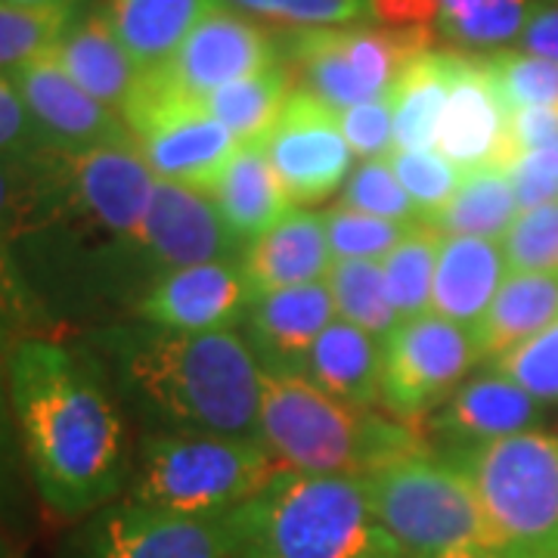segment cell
<instances>
[{"label": "cell", "instance_id": "15", "mask_svg": "<svg viewBox=\"0 0 558 558\" xmlns=\"http://www.w3.org/2000/svg\"><path fill=\"white\" fill-rule=\"evenodd\" d=\"M255 301L240 260H208L165 274L134 317L178 332H236Z\"/></svg>", "mask_w": 558, "mask_h": 558}, {"label": "cell", "instance_id": "24", "mask_svg": "<svg viewBox=\"0 0 558 558\" xmlns=\"http://www.w3.org/2000/svg\"><path fill=\"white\" fill-rule=\"evenodd\" d=\"M304 379L351 407H376L381 400L379 339L336 317L314 341Z\"/></svg>", "mask_w": 558, "mask_h": 558}, {"label": "cell", "instance_id": "36", "mask_svg": "<svg viewBox=\"0 0 558 558\" xmlns=\"http://www.w3.org/2000/svg\"><path fill=\"white\" fill-rule=\"evenodd\" d=\"M323 223H326V236H329V248L336 260H381L418 227V223L351 211L341 205L329 208L323 215Z\"/></svg>", "mask_w": 558, "mask_h": 558}, {"label": "cell", "instance_id": "19", "mask_svg": "<svg viewBox=\"0 0 558 558\" xmlns=\"http://www.w3.org/2000/svg\"><path fill=\"white\" fill-rule=\"evenodd\" d=\"M336 317L332 289L319 279L258 295L242 319L240 336L258 360L260 373L304 376L314 341Z\"/></svg>", "mask_w": 558, "mask_h": 558}, {"label": "cell", "instance_id": "35", "mask_svg": "<svg viewBox=\"0 0 558 558\" xmlns=\"http://www.w3.org/2000/svg\"><path fill=\"white\" fill-rule=\"evenodd\" d=\"M16 227H20V178L16 161L0 159V301L10 317L16 319L20 332H40L35 304L22 282L16 264Z\"/></svg>", "mask_w": 558, "mask_h": 558}, {"label": "cell", "instance_id": "42", "mask_svg": "<svg viewBox=\"0 0 558 558\" xmlns=\"http://www.w3.org/2000/svg\"><path fill=\"white\" fill-rule=\"evenodd\" d=\"M339 128L351 153L363 161L388 159L395 153V116H391V94L379 100L360 102L339 112Z\"/></svg>", "mask_w": 558, "mask_h": 558}, {"label": "cell", "instance_id": "31", "mask_svg": "<svg viewBox=\"0 0 558 558\" xmlns=\"http://www.w3.org/2000/svg\"><path fill=\"white\" fill-rule=\"evenodd\" d=\"M438 248V230H432L428 223H418L391 255L379 260L381 274H385V289H388V299L395 304V314H398L400 323L432 311Z\"/></svg>", "mask_w": 558, "mask_h": 558}, {"label": "cell", "instance_id": "29", "mask_svg": "<svg viewBox=\"0 0 558 558\" xmlns=\"http://www.w3.org/2000/svg\"><path fill=\"white\" fill-rule=\"evenodd\" d=\"M546 0H438V28L444 44L459 53H497L519 47L527 22Z\"/></svg>", "mask_w": 558, "mask_h": 558}, {"label": "cell", "instance_id": "27", "mask_svg": "<svg viewBox=\"0 0 558 558\" xmlns=\"http://www.w3.org/2000/svg\"><path fill=\"white\" fill-rule=\"evenodd\" d=\"M558 319V274H509L475 329L481 360H497Z\"/></svg>", "mask_w": 558, "mask_h": 558}, {"label": "cell", "instance_id": "18", "mask_svg": "<svg viewBox=\"0 0 558 558\" xmlns=\"http://www.w3.org/2000/svg\"><path fill=\"white\" fill-rule=\"evenodd\" d=\"M7 78L38 121L44 137L53 149H100V146H128L134 143L119 112L94 100L75 81L62 72L50 57L25 62Z\"/></svg>", "mask_w": 558, "mask_h": 558}, {"label": "cell", "instance_id": "22", "mask_svg": "<svg viewBox=\"0 0 558 558\" xmlns=\"http://www.w3.org/2000/svg\"><path fill=\"white\" fill-rule=\"evenodd\" d=\"M509 274L512 270L499 240L440 236L432 314L478 329Z\"/></svg>", "mask_w": 558, "mask_h": 558}, {"label": "cell", "instance_id": "13", "mask_svg": "<svg viewBox=\"0 0 558 558\" xmlns=\"http://www.w3.org/2000/svg\"><path fill=\"white\" fill-rule=\"evenodd\" d=\"M277 62H282L277 35L248 20L233 3L220 0L218 7H211L196 22V28L180 44L178 53L153 75H159L183 97L202 100L220 87L264 72Z\"/></svg>", "mask_w": 558, "mask_h": 558}, {"label": "cell", "instance_id": "3", "mask_svg": "<svg viewBox=\"0 0 558 558\" xmlns=\"http://www.w3.org/2000/svg\"><path fill=\"white\" fill-rule=\"evenodd\" d=\"M223 521L236 558H400L354 475L279 469Z\"/></svg>", "mask_w": 558, "mask_h": 558}, {"label": "cell", "instance_id": "48", "mask_svg": "<svg viewBox=\"0 0 558 558\" xmlns=\"http://www.w3.org/2000/svg\"><path fill=\"white\" fill-rule=\"evenodd\" d=\"M519 50L558 62V0H546L534 13V20L527 22L521 35Z\"/></svg>", "mask_w": 558, "mask_h": 558}, {"label": "cell", "instance_id": "30", "mask_svg": "<svg viewBox=\"0 0 558 558\" xmlns=\"http://www.w3.org/2000/svg\"><path fill=\"white\" fill-rule=\"evenodd\" d=\"M292 90H295L292 72L286 69V62H277L264 72L233 81L215 94L202 97V106L240 140V146H248V143L267 140Z\"/></svg>", "mask_w": 558, "mask_h": 558}, {"label": "cell", "instance_id": "2", "mask_svg": "<svg viewBox=\"0 0 558 558\" xmlns=\"http://www.w3.org/2000/svg\"><path fill=\"white\" fill-rule=\"evenodd\" d=\"M78 341L143 432L260 444L264 373L240 332H178L124 317L90 326Z\"/></svg>", "mask_w": 558, "mask_h": 558}, {"label": "cell", "instance_id": "10", "mask_svg": "<svg viewBox=\"0 0 558 558\" xmlns=\"http://www.w3.org/2000/svg\"><path fill=\"white\" fill-rule=\"evenodd\" d=\"M481 360L475 329L438 314L398 323L381 341V400L391 416L422 418L450 398Z\"/></svg>", "mask_w": 558, "mask_h": 558}, {"label": "cell", "instance_id": "16", "mask_svg": "<svg viewBox=\"0 0 558 558\" xmlns=\"http://www.w3.org/2000/svg\"><path fill=\"white\" fill-rule=\"evenodd\" d=\"M537 418L539 400L499 369H490L462 381L450 398L418 422L425 440H438V453L459 457L490 440L534 432Z\"/></svg>", "mask_w": 558, "mask_h": 558}, {"label": "cell", "instance_id": "1", "mask_svg": "<svg viewBox=\"0 0 558 558\" xmlns=\"http://www.w3.org/2000/svg\"><path fill=\"white\" fill-rule=\"evenodd\" d=\"M10 410L40 502L81 521L121 499L131 481V418L90 351L25 332L7 351Z\"/></svg>", "mask_w": 558, "mask_h": 558}, {"label": "cell", "instance_id": "49", "mask_svg": "<svg viewBox=\"0 0 558 558\" xmlns=\"http://www.w3.org/2000/svg\"><path fill=\"white\" fill-rule=\"evenodd\" d=\"M20 506L22 497L0 490V558H25Z\"/></svg>", "mask_w": 558, "mask_h": 558}, {"label": "cell", "instance_id": "45", "mask_svg": "<svg viewBox=\"0 0 558 558\" xmlns=\"http://www.w3.org/2000/svg\"><path fill=\"white\" fill-rule=\"evenodd\" d=\"M369 20L391 32L438 40V0H369Z\"/></svg>", "mask_w": 558, "mask_h": 558}, {"label": "cell", "instance_id": "8", "mask_svg": "<svg viewBox=\"0 0 558 558\" xmlns=\"http://www.w3.org/2000/svg\"><path fill=\"white\" fill-rule=\"evenodd\" d=\"M279 57L301 90L344 112L391 94L403 65L432 40L381 25H314L279 32Z\"/></svg>", "mask_w": 558, "mask_h": 558}, {"label": "cell", "instance_id": "34", "mask_svg": "<svg viewBox=\"0 0 558 558\" xmlns=\"http://www.w3.org/2000/svg\"><path fill=\"white\" fill-rule=\"evenodd\" d=\"M506 106L515 109H558V62L527 50H497L481 57Z\"/></svg>", "mask_w": 558, "mask_h": 558}, {"label": "cell", "instance_id": "23", "mask_svg": "<svg viewBox=\"0 0 558 558\" xmlns=\"http://www.w3.org/2000/svg\"><path fill=\"white\" fill-rule=\"evenodd\" d=\"M208 196L242 245L258 240L260 233H267L277 220L292 211V199L282 190L277 171L264 153V143L240 146V153L220 171Z\"/></svg>", "mask_w": 558, "mask_h": 558}, {"label": "cell", "instance_id": "38", "mask_svg": "<svg viewBox=\"0 0 558 558\" xmlns=\"http://www.w3.org/2000/svg\"><path fill=\"white\" fill-rule=\"evenodd\" d=\"M388 165L425 220L457 196L459 183L465 178L438 149H395Z\"/></svg>", "mask_w": 558, "mask_h": 558}, {"label": "cell", "instance_id": "43", "mask_svg": "<svg viewBox=\"0 0 558 558\" xmlns=\"http://www.w3.org/2000/svg\"><path fill=\"white\" fill-rule=\"evenodd\" d=\"M47 149H53V146L44 137L38 121L32 119L13 81L0 75V159L28 161Z\"/></svg>", "mask_w": 558, "mask_h": 558}, {"label": "cell", "instance_id": "28", "mask_svg": "<svg viewBox=\"0 0 558 558\" xmlns=\"http://www.w3.org/2000/svg\"><path fill=\"white\" fill-rule=\"evenodd\" d=\"M519 196L506 165H487L469 171L457 196L425 220L440 236H481L502 240L519 218Z\"/></svg>", "mask_w": 558, "mask_h": 558}, {"label": "cell", "instance_id": "41", "mask_svg": "<svg viewBox=\"0 0 558 558\" xmlns=\"http://www.w3.org/2000/svg\"><path fill=\"white\" fill-rule=\"evenodd\" d=\"M242 13L279 22L289 28L357 25L369 20V0H227Z\"/></svg>", "mask_w": 558, "mask_h": 558}, {"label": "cell", "instance_id": "12", "mask_svg": "<svg viewBox=\"0 0 558 558\" xmlns=\"http://www.w3.org/2000/svg\"><path fill=\"white\" fill-rule=\"evenodd\" d=\"M264 153L292 205L329 199L344 186L354 159L339 128V112L301 87L282 106V116L264 140Z\"/></svg>", "mask_w": 558, "mask_h": 558}, {"label": "cell", "instance_id": "6", "mask_svg": "<svg viewBox=\"0 0 558 558\" xmlns=\"http://www.w3.org/2000/svg\"><path fill=\"white\" fill-rule=\"evenodd\" d=\"M376 521L400 558L494 549L478 490L457 459L418 450L366 475Z\"/></svg>", "mask_w": 558, "mask_h": 558}, {"label": "cell", "instance_id": "5", "mask_svg": "<svg viewBox=\"0 0 558 558\" xmlns=\"http://www.w3.org/2000/svg\"><path fill=\"white\" fill-rule=\"evenodd\" d=\"M277 472L279 462L258 440L140 432L124 497L174 515H227Z\"/></svg>", "mask_w": 558, "mask_h": 558}, {"label": "cell", "instance_id": "39", "mask_svg": "<svg viewBox=\"0 0 558 558\" xmlns=\"http://www.w3.org/2000/svg\"><path fill=\"white\" fill-rule=\"evenodd\" d=\"M502 252L512 274H558V202L519 211Z\"/></svg>", "mask_w": 558, "mask_h": 558}, {"label": "cell", "instance_id": "44", "mask_svg": "<svg viewBox=\"0 0 558 558\" xmlns=\"http://www.w3.org/2000/svg\"><path fill=\"white\" fill-rule=\"evenodd\" d=\"M519 208H537L558 202V149H524L506 161Z\"/></svg>", "mask_w": 558, "mask_h": 558}, {"label": "cell", "instance_id": "21", "mask_svg": "<svg viewBox=\"0 0 558 558\" xmlns=\"http://www.w3.org/2000/svg\"><path fill=\"white\" fill-rule=\"evenodd\" d=\"M332 264L336 258L329 248L323 215L299 208H292L242 252V274L248 279L255 299L277 289L319 282L329 277Z\"/></svg>", "mask_w": 558, "mask_h": 558}, {"label": "cell", "instance_id": "25", "mask_svg": "<svg viewBox=\"0 0 558 558\" xmlns=\"http://www.w3.org/2000/svg\"><path fill=\"white\" fill-rule=\"evenodd\" d=\"M218 3L220 0H102V10L140 69L156 72Z\"/></svg>", "mask_w": 558, "mask_h": 558}, {"label": "cell", "instance_id": "47", "mask_svg": "<svg viewBox=\"0 0 558 558\" xmlns=\"http://www.w3.org/2000/svg\"><path fill=\"white\" fill-rule=\"evenodd\" d=\"M509 146L512 156L524 149H558V109H515L509 124Z\"/></svg>", "mask_w": 558, "mask_h": 558}, {"label": "cell", "instance_id": "9", "mask_svg": "<svg viewBox=\"0 0 558 558\" xmlns=\"http://www.w3.org/2000/svg\"><path fill=\"white\" fill-rule=\"evenodd\" d=\"M124 124L153 178L208 193L220 171L240 153V140L220 124L202 100L183 97L159 75L146 72Z\"/></svg>", "mask_w": 558, "mask_h": 558}, {"label": "cell", "instance_id": "33", "mask_svg": "<svg viewBox=\"0 0 558 558\" xmlns=\"http://www.w3.org/2000/svg\"><path fill=\"white\" fill-rule=\"evenodd\" d=\"M81 0L60 7H22L0 0V75L47 57L75 16Z\"/></svg>", "mask_w": 558, "mask_h": 558}, {"label": "cell", "instance_id": "51", "mask_svg": "<svg viewBox=\"0 0 558 558\" xmlns=\"http://www.w3.org/2000/svg\"><path fill=\"white\" fill-rule=\"evenodd\" d=\"M440 558H506L499 556L497 549H481V546H475V549H457V553H447V556Z\"/></svg>", "mask_w": 558, "mask_h": 558}, {"label": "cell", "instance_id": "11", "mask_svg": "<svg viewBox=\"0 0 558 558\" xmlns=\"http://www.w3.org/2000/svg\"><path fill=\"white\" fill-rule=\"evenodd\" d=\"M60 558H236L223 515H174L121 497L75 521Z\"/></svg>", "mask_w": 558, "mask_h": 558}, {"label": "cell", "instance_id": "46", "mask_svg": "<svg viewBox=\"0 0 558 558\" xmlns=\"http://www.w3.org/2000/svg\"><path fill=\"white\" fill-rule=\"evenodd\" d=\"M22 457L16 422L10 410V381H7V351H0V490L22 497Z\"/></svg>", "mask_w": 558, "mask_h": 558}, {"label": "cell", "instance_id": "17", "mask_svg": "<svg viewBox=\"0 0 558 558\" xmlns=\"http://www.w3.org/2000/svg\"><path fill=\"white\" fill-rule=\"evenodd\" d=\"M512 109L506 106L497 84L481 57L453 50L450 97L440 119L438 153L453 161L462 174L487 165H506Z\"/></svg>", "mask_w": 558, "mask_h": 558}, {"label": "cell", "instance_id": "4", "mask_svg": "<svg viewBox=\"0 0 558 558\" xmlns=\"http://www.w3.org/2000/svg\"><path fill=\"white\" fill-rule=\"evenodd\" d=\"M260 444L279 469L304 475H354L432 450L418 418L351 407L304 376H260Z\"/></svg>", "mask_w": 558, "mask_h": 558}, {"label": "cell", "instance_id": "40", "mask_svg": "<svg viewBox=\"0 0 558 558\" xmlns=\"http://www.w3.org/2000/svg\"><path fill=\"white\" fill-rule=\"evenodd\" d=\"M494 369L521 385L537 400H558V319L534 339L494 360Z\"/></svg>", "mask_w": 558, "mask_h": 558}, {"label": "cell", "instance_id": "50", "mask_svg": "<svg viewBox=\"0 0 558 558\" xmlns=\"http://www.w3.org/2000/svg\"><path fill=\"white\" fill-rule=\"evenodd\" d=\"M20 326H16V319L10 317V311H7V304L0 301V351H10V344L20 339Z\"/></svg>", "mask_w": 558, "mask_h": 558}, {"label": "cell", "instance_id": "52", "mask_svg": "<svg viewBox=\"0 0 558 558\" xmlns=\"http://www.w3.org/2000/svg\"><path fill=\"white\" fill-rule=\"evenodd\" d=\"M10 3H22V7H60V3H75V0H10Z\"/></svg>", "mask_w": 558, "mask_h": 558}, {"label": "cell", "instance_id": "32", "mask_svg": "<svg viewBox=\"0 0 558 558\" xmlns=\"http://www.w3.org/2000/svg\"><path fill=\"white\" fill-rule=\"evenodd\" d=\"M326 282L332 289V301L341 319L354 323L381 341L398 329L400 319L388 299L379 260H336Z\"/></svg>", "mask_w": 558, "mask_h": 558}, {"label": "cell", "instance_id": "14", "mask_svg": "<svg viewBox=\"0 0 558 558\" xmlns=\"http://www.w3.org/2000/svg\"><path fill=\"white\" fill-rule=\"evenodd\" d=\"M140 245L156 282L171 270L208 264V260H240L242 245L223 223L218 205L208 193L180 183L156 180L153 202L140 227Z\"/></svg>", "mask_w": 558, "mask_h": 558}, {"label": "cell", "instance_id": "7", "mask_svg": "<svg viewBox=\"0 0 558 558\" xmlns=\"http://www.w3.org/2000/svg\"><path fill=\"white\" fill-rule=\"evenodd\" d=\"M506 558H558V438L521 432L459 453Z\"/></svg>", "mask_w": 558, "mask_h": 558}, {"label": "cell", "instance_id": "26", "mask_svg": "<svg viewBox=\"0 0 558 558\" xmlns=\"http://www.w3.org/2000/svg\"><path fill=\"white\" fill-rule=\"evenodd\" d=\"M450 78L453 50H425L403 65L391 87L395 149H438Z\"/></svg>", "mask_w": 558, "mask_h": 558}, {"label": "cell", "instance_id": "20", "mask_svg": "<svg viewBox=\"0 0 558 558\" xmlns=\"http://www.w3.org/2000/svg\"><path fill=\"white\" fill-rule=\"evenodd\" d=\"M47 57L57 62L81 90H87L94 100H100L119 116H124V109L134 102L140 84L146 78V72L116 35L102 3L81 0L69 28L62 32V38L53 44Z\"/></svg>", "mask_w": 558, "mask_h": 558}, {"label": "cell", "instance_id": "37", "mask_svg": "<svg viewBox=\"0 0 558 558\" xmlns=\"http://www.w3.org/2000/svg\"><path fill=\"white\" fill-rule=\"evenodd\" d=\"M341 208L363 211V215H376L385 220H403V223H425L416 202L407 196V190L395 178L388 159L363 161L354 168L344 186H341Z\"/></svg>", "mask_w": 558, "mask_h": 558}]
</instances>
